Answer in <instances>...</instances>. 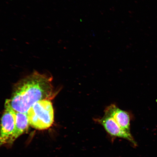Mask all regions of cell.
I'll return each mask as SVG.
<instances>
[{"label":"cell","instance_id":"obj_1","mask_svg":"<svg viewBox=\"0 0 157 157\" xmlns=\"http://www.w3.org/2000/svg\"><path fill=\"white\" fill-rule=\"evenodd\" d=\"M52 78L35 72L17 84L10 99L5 105L17 112L27 113L35 103L43 100H49L54 96Z\"/></svg>","mask_w":157,"mask_h":157},{"label":"cell","instance_id":"obj_2","mask_svg":"<svg viewBox=\"0 0 157 157\" xmlns=\"http://www.w3.org/2000/svg\"><path fill=\"white\" fill-rule=\"evenodd\" d=\"M29 124L34 128L43 130L53 123L54 111L49 100H43L35 103L27 113Z\"/></svg>","mask_w":157,"mask_h":157},{"label":"cell","instance_id":"obj_3","mask_svg":"<svg viewBox=\"0 0 157 157\" xmlns=\"http://www.w3.org/2000/svg\"><path fill=\"white\" fill-rule=\"evenodd\" d=\"M95 120L103 127L108 134L111 137L126 139L134 146H136V143L131 132L123 129L109 115L105 113L103 117L96 119Z\"/></svg>","mask_w":157,"mask_h":157},{"label":"cell","instance_id":"obj_4","mask_svg":"<svg viewBox=\"0 0 157 157\" xmlns=\"http://www.w3.org/2000/svg\"><path fill=\"white\" fill-rule=\"evenodd\" d=\"M15 126V111L9 106L5 105V110L1 117L0 125V147L9 143Z\"/></svg>","mask_w":157,"mask_h":157},{"label":"cell","instance_id":"obj_5","mask_svg":"<svg viewBox=\"0 0 157 157\" xmlns=\"http://www.w3.org/2000/svg\"><path fill=\"white\" fill-rule=\"evenodd\" d=\"M105 113L111 117L120 126L127 132H130L131 116L128 112L123 110L112 104L106 108Z\"/></svg>","mask_w":157,"mask_h":157},{"label":"cell","instance_id":"obj_6","mask_svg":"<svg viewBox=\"0 0 157 157\" xmlns=\"http://www.w3.org/2000/svg\"><path fill=\"white\" fill-rule=\"evenodd\" d=\"M15 126L14 132L9 141L11 144L28 129L29 121L27 113L17 112L15 111Z\"/></svg>","mask_w":157,"mask_h":157}]
</instances>
